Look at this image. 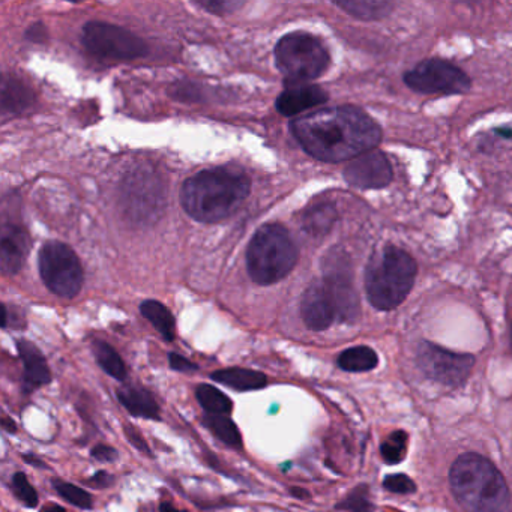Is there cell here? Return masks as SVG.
Masks as SVG:
<instances>
[{
	"label": "cell",
	"mask_w": 512,
	"mask_h": 512,
	"mask_svg": "<svg viewBox=\"0 0 512 512\" xmlns=\"http://www.w3.org/2000/svg\"><path fill=\"white\" fill-rule=\"evenodd\" d=\"M305 152L325 163H341L373 151L382 130L373 118L356 107L317 110L290 125Z\"/></svg>",
	"instance_id": "cell-1"
},
{
	"label": "cell",
	"mask_w": 512,
	"mask_h": 512,
	"mask_svg": "<svg viewBox=\"0 0 512 512\" xmlns=\"http://www.w3.org/2000/svg\"><path fill=\"white\" fill-rule=\"evenodd\" d=\"M250 190V179L239 170H203L182 185V208L200 223H218L241 208Z\"/></svg>",
	"instance_id": "cell-2"
},
{
	"label": "cell",
	"mask_w": 512,
	"mask_h": 512,
	"mask_svg": "<svg viewBox=\"0 0 512 512\" xmlns=\"http://www.w3.org/2000/svg\"><path fill=\"white\" fill-rule=\"evenodd\" d=\"M449 482L455 499L467 512H511V493L505 478L482 455H460L452 464Z\"/></svg>",
	"instance_id": "cell-3"
},
{
	"label": "cell",
	"mask_w": 512,
	"mask_h": 512,
	"mask_svg": "<svg viewBox=\"0 0 512 512\" xmlns=\"http://www.w3.org/2000/svg\"><path fill=\"white\" fill-rule=\"evenodd\" d=\"M415 260L397 247L377 251L365 269V292L376 310L397 308L412 290L415 283Z\"/></svg>",
	"instance_id": "cell-4"
},
{
	"label": "cell",
	"mask_w": 512,
	"mask_h": 512,
	"mask_svg": "<svg viewBox=\"0 0 512 512\" xmlns=\"http://www.w3.org/2000/svg\"><path fill=\"white\" fill-rule=\"evenodd\" d=\"M298 262V248L280 224L260 227L247 248V269L251 280L260 286L278 283Z\"/></svg>",
	"instance_id": "cell-5"
},
{
	"label": "cell",
	"mask_w": 512,
	"mask_h": 512,
	"mask_svg": "<svg viewBox=\"0 0 512 512\" xmlns=\"http://www.w3.org/2000/svg\"><path fill=\"white\" fill-rule=\"evenodd\" d=\"M326 47L316 37L304 32L284 35L275 46V65L283 74L287 85H304L319 79L328 70Z\"/></svg>",
	"instance_id": "cell-6"
},
{
	"label": "cell",
	"mask_w": 512,
	"mask_h": 512,
	"mask_svg": "<svg viewBox=\"0 0 512 512\" xmlns=\"http://www.w3.org/2000/svg\"><path fill=\"white\" fill-rule=\"evenodd\" d=\"M44 284L50 292L65 299L79 295L83 287V268L79 257L62 242H47L38 256Z\"/></svg>",
	"instance_id": "cell-7"
},
{
	"label": "cell",
	"mask_w": 512,
	"mask_h": 512,
	"mask_svg": "<svg viewBox=\"0 0 512 512\" xmlns=\"http://www.w3.org/2000/svg\"><path fill=\"white\" fill-rule=\"evenodd\" d=\"M83 44L92 55L115 61H133L148 55L145 41L110 23L89 22L83 28Z\"/></svg>",
	"instance_id": "cell-8"
},
{
	"label": "cell",
	"mask_w": 512,
	"mask_h": 512,
	"mask_svg": "<svg viewBox=\"0 0 512 512\" xmlns=\"http://www.w3.org/2000/svg\"><path fill=\"white\" fill-rule=\"evenodd\" d=\"M416 362L428 379L439 382L440 385L449 386V388H458V386L464 385L467 377L472 373L475 358L467 353L451 352V350L424 341L419 344Z\"/></svg>",
	"instance_id": "cell-9"
},
{
	"label": "cell",
	"mask_w": 512,
	"mask_h": 512,
	"mask_svg": "<svg viewBox=\"0 0 512 512\" xmlns=\"http://www.w3.org/2000/svg\"><path fill=\"white\" fill-rule=\"evenodd\" d=\"M323 274V283L328 287L337 307L338 320L346 323L356 322L361 307L358 293L353 286L352 266L347 254L337 248L329 251L323 259Z\"/></svg>",
	"instance_id": "cell-10"
},
{
	"label": "cell",
	"mask_w": 512,
	"mask_h": 512,
	"mask_svg": "<svg viewBox=\"0 0 512 512\" xmlns=\"http://www.w3.org/2000/svg\"><path fill=\"white\" fill-rule=\"evenodd\" d=\"M404 82L418 94H464L469 91L470 79L460 68L442 59L421 62L404 76Z\"/></svg>",
	"instance_id": "cell-11"
},
{
	"label": "cell",
	"mask_w": 512,
	"mask_h": 512,
	"mask_svg": "<svg viewBox=\"0 0 512 512\" xmlns=\"http://www.w3.org/2000/svg\"><path fill=\"white\" fill-rule=\"evenodd\" d=\"M347 184L361 190H379L391 184L392 167L383 152L371 151L355 158L344 170Z\"/></svg>",
	"instance_id": "cell-12"
},
{
	"label": "cell",
	"mask_w": 512,
	"mask_h": 512,
	"mask_svg": "<svg viewBox=\"0 0 512 512\" xmlns=\"http://www.w3.org/2000/svg\"><path fill=\"white\" fill-rule=\"evenodd\" d=\"M301 316L311 331H325L338 320L337 307L323 281H314L301 301Z\"/></svg>",
	"instance_id": "cell-13"
},
{
	"label": "cell",
	"mask_w": 512,
	"mask_h": 512,
	"mask_svg": "<svg viewBox=\"0 0 512 512\" xmlns=\"http://www.w3.org/2000/svg\"><path fill=\"white\" fill-rule=\"evenodd\" d=\"M128 208L137 218H154L158 208L163 206L164 194L158 190V181L149 178L148 173L131 176L128 182Z\"/></svg>",
	"instance_id": "cell-14"
},
{
	"label": "cell",
	"mask_w": 512,
	"mask_h": 512,
	"mask_svg": "<svg viewBox=\"0 0 512 512\" xmlns=\"http://www.w3.org/2000/svg\"><path fill=\"white\" fill-rule=\"evenodd\" d=\"M28 232L22 227L5 226L2 230V251H0V265L2 274L14 275L22 269L29 253Z\"/></svg>",
	"instance_id": "cell-15"
},
{
	"label": "cell",
	"mask_w": 512,
	"mask_h": 512,
	"mask_svg": "<svg viewBox=\"0 0 512 512\" xmlns=\"http://www.w3.org/2000/svg\"><path fill=\"white\" fill-rule=\"evenodd\" d=\"M328 101V94L319 86L296 85L287 88L278 97L275 107L284 116H295L313 107L322 106Z\"/></svg>",
	"instance_id": "cell-16"
},
{
	"label": "cell",
	"mask_w": 512,
	"mask_h": 512,
	"mask_svg": "<svg viewBox=\"0 0 512 512\" xmlns=\"http://www.w3.org/2000/svg\"><path fill=\"white\" fill-rule=\"evenodd\" d=\"M17 350H19L20 359L25 367L23 382H25L26 392L49 385L52 382V373H50L49 364H47L43 352L28 340L17 341Z\"/></svg>",
	"instance_id": "cell-17"
},
{
	"label": "cell",
	"mask_w": 512,
	"mask_h": 512,
	"mask_svg": "<svg viewBox=\"0 0 512 512\" xmlns=\"http://www.w3.org/2000/svg\"><path fill=\"white\" fill-rule=\"evenodd\" d=\"M118 398L131 415L154 421L160 419V406L148 389L134 385L121 386L118 389Z\"/></svg>",
	"instance_id": "cell-18"
},
{
	"label": "cell",
	"mask_w": 512,
	"mask_h": 512,
	"mask_svg": "<svg viewBox=\"0 0 512 512\" xmlns=\"http://www.w3.org/2000/svg\"><path fill=\"white\" fill-rule=\"evenodd\" d=\"M211 379L221 385L229 386L235 391L247 392L265 388L268 385V376L248 368H226L211 374Z\"/></svg>",
	"instance_id": "cell-19"
},
{
	"label": "cell",
	"mask_w": 512,
	"mask_h": 512,
	"mask_svg": "<svg viewBox=\"0 0 512 512\" xmlns=\"http://www.w3.org/2000/svg\"><path fill=\"white\" fill-rule=\"evenodd\" d=\"M338 367L349 373L371 371L379 364V356L367 346L350 347L338 356Z\"/></svg>",
	"instance_id": "cell-20"
},
{
	"label": "cell",
	"mask_w": 512,
	"mask_h": 512,
	"mask_svg": "<svg viewBox=\"0 0 512 512\" xmlns=\"http://www.w3.org/2000/svg\"><path fill=\"white\" fill-rule=\"evenodd\" d=\"M140 311H142L143 317L148 319L167 341L175 340V317L166 305L149 299L140 305Z\"/></svg>",
	"instance_id": "cell-21"
},
{
	"label": "cell",
	"mask_w": 512,
	"mask_h": 512,
	"mask_svg": "<svg viewBox=\"0 0 512 512\" xmlns=\"http://www.w3.org/2000/svg\"><path fill=\"white\" fill-rule=\"evenodd\" d=\"M92 350H94L95 359H97L98 364L109 376L119 380V382H124L127 379V365H125L121 355L109 343L101 340L94 341Z\"/></svg>",
	"instance_id": "cell-22"
},
{
	"label": "cell",
	"mask_w": 512,
	"mask_h": 512,
	"mask_svg": "<svg viewBox=\"0 0 512 512\" xmlns=\"http://www.w3.org/2000/svg\"><path fill=\"white\" fill-rule=\"evenodd\" d=\"M203 424L221 442L232 446V448L242 449L241 431L229 415H209V413H206L203 416Z\"/></svg>",
	"instance_id": "cell-23"
},
{
	"label": "cell",
	"mask_w": 512,
	"mask_h": 512,
	"mask_svg": "<svg viewBox=\"0 0 512 512\" xmlns=\"http://www.w3.org/2000/svg\"><path fill=\"white\" fill-rule=\"evenodd\" d=\"M196 398L209 415H230L232 413V400L223 391L208 385V383L197 386Z\"/></svg>",
	"instance_id": "cell-24"
},
{
	"label": "cell",
	"mask_w": 512,
	"mask_h": 512,
	"mask_svg": "<svg viewBox=\"0 0 512 512\" xmlns=\"http://www.w3.org/2000/svg\"><path fill=\"white\" fill-rule=\"evenodd\" d=\"M335 5L359 20L383 19L392 10V5L388 2H374V0H344V2H335Z\"/></svg>",
	"instance_id": "cell-25"
},
{
	"label": "cell",
	"mask_w": 512,
	"mask_h": 512,
	"mask_svg": "<svg viewBox=\"0 0 512 512\" xmlns=\"http://www.w3.org/2000/svg\"><path fill=\"white\" fill-rule=\"evenodd\" d=\"M34 97L31 91L22 83L14 79L4 80V91H2V109L4 112H20L31 106Z\"/></svg>",
	"instance_id": "cell-26"
},
{
	"label": "cell",
	"mask_w": 512,
	"mask_h": 512,
	"mask_svg": "<svg viewBox=\"0 0 512 512\" xmlns=\"http://www.w3.org/2000/svg\"><path fill=\"white\" fill-rule=\"evenodd\" d=\"M335 220H337V212L334 206H314L304 215V227L310 235L322 236L331 230Z\"/></svg>",
	"instance_id": "cell-27"
},
{
	"label": "cell",
	"mask_w": 512,
	"mask_h": 512,
	"mask_svg": "<svg viewBox=\"0 0 512 512\" xmlns=\"http://www.w3.org/2000/svg\"><path fill=\"white\" fill-rule=\"evenodd\" d=\"M407 452V433L397 430L388 436V439L380 445V454L388 464H398L404 460Z\"/></svg>",
	"instance_id": "cell-28"
},
{
	"label": "cell",
	"mask_w": 512,
	"mask_h": 512,
	"mask_svg": "<svg viewBox=\"0 0 512 512\" xmlns=\"http://www.w3.org/2000/svg\"><path fill=\"white\" fill-rule=\"evenodd\" d=\"M53 487L68 503L80 509L92 508V496L88 491L62 479H53Z\"/></svg>",
	"instance_id": "cell-29"
},
{
	"label": "cell",
	"mask_w": 512,
	"mask_h": 512,
	"mask_svg": "<svg viewBox=\"0 0 512 512\" xmlns=\"http://www.w3.org/2000/svg\"><path fill=\"white\" fill-rule=\"evenodd\" d=\"M11 490H13L14 496L28 506V508H37L38 505V493L35 490L34 485L29 482L28 476L23 472H17L16 475L11 479Z\"/></svg>",
	"instance_id": "cell-30"
},
{
	"label": "cell",
	"mask_w": 512,
	"mask_h": 512,
	"mask_svg": "<svg viewBox=\"0 0 512 512\" xmlns=\"http://www.w3.org/2000/svg\"><path fill=\"white\" fill-rule=\"evenodd\" d=\"M338 509H346L350 512H371L373 511V505H371L370 499L367 496V490L364 485L358 490L352 491L343 502L338 503Z\"/></svg>",
	"instance_id": "cell-31"
},
{
	"label": "cell",
	"mask_w": 512,
	"mask_h": 512,
	"mask_svg": "<svg viewBox=\"0 0 512 512\" xmlns=\"http://www.w3.org/2000/svg\"><path fill=\"white\" fill-rule=\"evenodd\" d=\"M383 487L395 494H410L416 490L415 482L404 473L386 476Z\"/></svg>",
	"instance_id": "cell-32"
},
{
	"label": "cell",
	"mask_w": 512,
	"mask_h": 512,
	"mask_svg": "<svg viewBox=\"0 0 512 512\" xmlns=\"http://www.w3.org/2000/svg\"><path fill=\"white\" fill-rule=\"evenodd\" d=\"M194 4L212 14H230L242 7L241 2H233V0H229V2H226V0H205V2H194Z\"/></svg>",
	"instance_id": "cell-33"
},
{
	"label": "cell",
	"mask_w": 512,
	"mask_h": 512,
	"mask_svg": "<svg viewBox=\"0 0 512 512\" xmlns=\"http://www.w3.org/2000/svg\"><path fill=\"white\" fill-rule=\"evenodd\" d=\"M125 436H127L128 442L137 449V451L142 452V454L149 455L151 457L152 452L151 448H149L148 443H146L145 437L142 436L139 430H137L134 425L125 424L124 427Z\"/></svg>",
	"instance_id": "cell-34"
},
{
	"label": "cell",
	"mask_w": 512,
	"mask_h": 512,
	"mask_svg": "<svg viewBox=\"0 0 512 512\" xmlns=\"http://www.w3.org/2000/svg\"><path fill=\"white\" fill-rule=\"evenodd\" d=\"M169 364L173 370L181 371V373H191V371L197 370V365L193 361L175 352L169 353Z\"/></svg>",
	"instance_id": "cell-35"
},
{
	"label": "cell",
	"mask_w": 512,
	"mask_h": 512,
	"mask_svg": "<svg viewBox=\"0 0 512 512\" xmlns=\"http://www.w3.org/2000/svg\"><path fill=\"white\" fill-rule=\"evenodd\" d=\"M91 455L94 458H97L98 461H107V463H112L118 458V451L112 446L109 445H97L91 451Z\"/></svg>",
	"instance_id": "cell-36"
},
{
	"label": "cell",
	"mask_w": 512,
	"mask_h": 512,
	"mask_svg": "<svg viewBox=\"0 0 512 512\" xmlns=\"http://www.w3.org/2000/svg\"><path fill=\"white\" fill-rule=\"evenodd\" d=\"M86 484L92 485V487H98V488H106L110 487V485L115 482V478H113L110 473L104 472V470H101V472L95 473L92 478L86 479Z\"/></svg>",
	"instance_id": "cell-37"
},
{
	"label": "cell",
	"mask_w": 512,
	"mask_h": 512,
	"mask_svg": "<svg viewBox=\"0 0 512 512\" xmlns=\"http://www.w3.org/2000/svg\"><path fill=\"white\" fill-rule=\"evenodd\" d=\"M46 29H44L43 25H34L31 26V28L28 29V32H26V38L28 40L34 41V43H41V41L46 38Z\"/></svg>",
	"instance_id": "cell-38"
},
{
	"label": "cell",
	"mask_w": 512,
	"mask_h": 512,
	"mask_svg": "<svg viewBox=\"0 0 512 512\" xmlns=\"http://www.w3.org/2000/svg\"><path fill=\"white\" fill-rule=\"evenodd\" d=\"M23 460H25L26 463L31 464V466L41 467V469H46L47 467L46 464L43 463V460L34 457V455L25 454L23 455Z\"/></svg>",
	"instance_id": "cell-39"
},
{
	"label": "cell",
	"mask_w": 512,
	"mask_h": 512,
	"mask_svg": "<svg viewBox=\"0 0 512 512\" xmlns=\"http://www.w3.org/2000/svg\"><path fill=\"white\" fill-rule=\"evenodd\" d=\"M2 425H4V428L8 433H16L17 431L16 422H14L13 419L7 418V416L2 419Z\"/></svg>",
	"instance_id": "cell-40"
},
{
	"label": "cell",
	"mask_w": 512,
	"mask_h": 512,
	"mask_svg": "<svg viewBox=\"0 0 512 512\" xmlns=\"http://www.w3.org/2000/svg\"><path fill=\"white\" fill-rule=\"evenodd\" d=\"M290 494H292V496H295L296 499H305V497L310 496L307 490H302V488L299 487L290 488Z\"/></svg>",
	"instance_id": "cell-41"
},
{
	"label": "cell",
	"mask_w": 512,
	"mask_h": 512,
	"mask_svg": "<svg viewBox=\"0 0 512 512\" xmlns=\"http://www.w3.org/2000/svg\"><path fill=\"white\" fill-rule=\"evenodd\" d=\"M160 511L161 512H188V511H184V509L176 508V506H173L172 503H169V502L161 503Z\"/></svg>",
	"instance_id": "cell-42"
},
{
	"label": "cell",
	"mask_w": 512,
	"mask_h": 512,
	"mask_svg": "<svg viewBox=\"0 0 512 512\" xmlns=\"http://www.w3.org/2000/svg\"><path fill=\"white\" fill-rule=\"evenodd\" d=\"M41 512H67L65 511L62 506L55 505V503H50V505L44 506L43 509H41Z\"/></svg>",
	"instance_id": "cell-43"
},
{
	"label": "cell",
	"mask_w": 512,
	"mask_h": 512,
	"mask_svg": "<svg viewBox=\"0 0 512 512\" xmlns=\"http://www.w3.org/2000/svg\"><path fill=\"white\" fill-rule=\"evenodd\" d=\"M497 134H500V136L506 137V139H511L512 130H499V131H497Z\"/></svg>",
	"instance_id": "cell-44"
},
{
	"label": "cell",
	"mask_w": 512,
	"mask_h": 512,
	"mask_svg": "<svg viewBox=\"0 0 512 512\" xmlns=\"http://www.w3.org/2000/svg\"><path fill=\"white\" fill-rule=\"evenodd\" d=\"M511 349H512V331H511Z\"/></svg>",
	"instance_id": "cell-45"
}]
</instances>
